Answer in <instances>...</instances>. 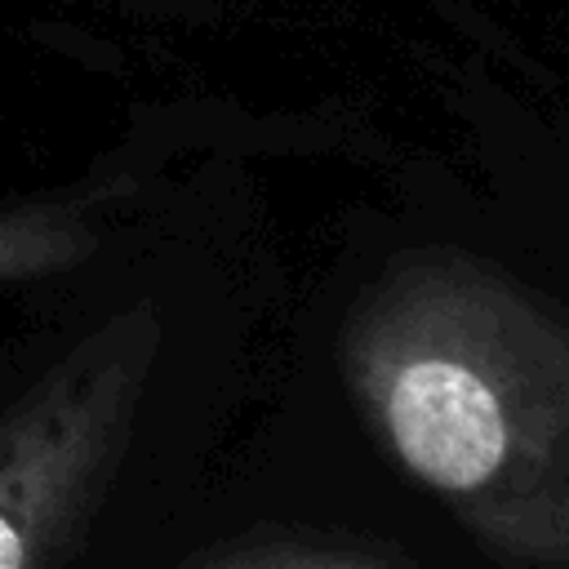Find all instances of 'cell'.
I'll return each instance as SVG.
<instances>
[{
  "instance_id": "obj_1",
  "label": "cell",
  "mask_w": 569,
  "mask_h": 569,
  "mask_svg": "<svg viewBox=\"0 0 569 569\" xmlns=\"http://www.w3.org/2000/svg\"><path fill=\"white\" fill-rule=\"evenodd\" d=\"M347 387L396 467L485 556L569 569V316L489 258L400 253L342 325Z\"/></svg>"
},
{
  "instance_id": "obj_2",
  "label": "cell",
  "mask_w": 569,
  "mask_h": 569,
  "mask_svg": "<svg viewBox=\"0 0 569 569\" xmlns=\"http://www.w3.org/2000/svg\"><path fill=\"white\" fill-rule=\"evenodd\" d=\"M160 347V311L120 307L0 413V569L62 565L129 449Z\"/></svg>"
},
{
  "instance_id": "obj_3",
  "label": "cell",
  "mask_w": 569,
  "mask_h": 569,
  "mask_svg": "<svg viewBox=\"0 0 569 569\" xmlns=\"http://www.w3.org/2000/svg\"><path fill=\"white\" fill-rule=\"evenodd\" d=\"M93 249L98 231L84 204H31L0 213V280L67 271Z\"/></svg>"
},
{
  "instance_id": "obj_4",
  "label": "cell",
  "mask_w": 569,
  "mask_h": 569,
  "mask_svg": "<svg viewBox=\"0 0 569 569\" xmlns=\"http://www.w3.org/2000/svg\"><path fill=\"white\" fill-rule=\"evenodd\" d=\"M191 569H413L391 547L351 542V538H249Z\"/></svg>"
}]
</instances>
